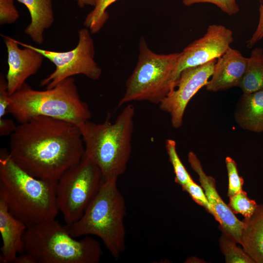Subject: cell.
Here are the masks:
<instances>
[{"label":"cell","instance_id":"1","mask_svg":"<svg viewBox=\"0 0 263 263\" xmlns=\"http://www.w3.org/2000/svg\"><path fill=\"white\" fill-rule=\"evenodd\" d=\"M80 130L73 123L44 116L19 123L10 135L12 160L32 176L57 181L84 154Z\"/></svg>","mask_w":263,"mask_h":263},{"label":"cell","instance_id":"2","mask_svg":"<svg viewBox=\"0 0 263 263\" xmlns=\"http://www.w3.org/2000/svg\"><path fill=\"white\" fill-rule=\"evenodd\" d=\"M57 181L35 177L18 166L7 149L0 151V199L27 226L56 218Z\"/></svg>","mask_w":263,"mask_h":263},{"label":"cell","instance_id":"3","mask_svg":"<svg viewBox=\"0 0 263 263\" xmlns=\"http://www.w3.org/2000/svg\"><path fill=\"white\" fill-rule=\"evenodd\" d=\"M135 107L127 105L114 122L109 114L104 122L88 120L77 125L84 144V155L100 169L104 180L118 178L126 170L132 151Z\"/></svg>","mask_w":263,"mask_h":263},{"label":"cell","instance_id":"4","mask_svg":"<svg viewBox=\"0 0 263 263\" xmlns=\"http://www.w3.org/2000/svg\"><path fill=\"white\" fill-rule=\"evenodd\" d=\"M117 179L103 180L82 216L74 224L67 225L75 238L98 237L115 260L125 250L126 233V202L118 188Z\"/></svg>","mask_w":263,"mask_h":263},{"label":"cell","instance_id":"5","mask_svg":"<svg viewBox=\"0 0 263 263\" xmlns=\"http://www.w3.org/2000/svg\"><path fill=\"white\" fill-rule=\"evenodd\" d=\"M8 113L19 123L44 116L77 125L91 117L89 106L80 98L72 77L44 91L33 89L25 83L10 95Z\"/></svg>","mask_w":263,"mask_h":263},{"label":"cell","instance_id":"6","mask_svg":"<svg viewBox=\"0 0 263 263\" xmlns=\"http://www.w3.org/2000/svg\"><path fill=\"white\" fill-rule=\"evenodd\" d=\"M23 241L25 252L36 263H98L103 254L97 240L89 236L77 240L56 218L28 226Z\"/></svg>","mask_w":263,"mask_h":263},{"label":"cell","instance_id":"7","mask_svg":"<svg viewBox=\"0 0 263 263\" xmlns=\"http://www.w3.org/2000/svg\"><path fill=\"white\" fill-rule=\"evenodd\" d=\"M136 65L126 83L118 106L146 101L159 104L172 91L171 77L180 53L158 54L148 47L144 37L139 41Z\"/></svg>","mask_w":263,"mask_h":263},{"label":"cell","instance_id":"8","mask_svg":"<svg viewBox=\"0 0 263 263\" xmlns=\"http://www.w3.org/2000/svg\"><path fill=\"white\" fill-rule=\"evenodd\" d=\"M103 177L99 168L84 154L56 182V199L66 224L76 222L98 191Z\"/></svg>","mask_w":263,"mask_h":263},{"label":"cell","instance_id":"9","mask_svg":"<svg viewBox=\"0 0 263 263\" xmlns=\"http://www.w3.org/2000/svg\"><path fill=\"white\" fill-rule=\"evenodd\" d=\"M91 33L86 27L79 30L77 46L66 52L44 50L15 41L23 47H28L39 52L54 64L55 71L40 83L41 86L51 89L64 79L76 75H83L94 80L100 78L102 70L94 60V43Z\"/></svg>","mask_w":263,"mask_h":263},{"label":"cell","instance_id":"10","mask_svg":"<svg viewBox=\"0 0 263 263\" xmlns=\"http://www.w3.org/2000/svg\"><path fill=\"white\" fill-rule=\"evenodd\" d=\"M234 40L233 32L223 25H209L205 34L181 52L171 77L172 91L181 72L186 69L201 66L223 56Z\"/></svg>","mask_w":263,"mask_h":263},{"label":"cell","instance_id":"11","mask_svg":"<svg viewBox=\"0 0 263 263\" xmlns=\"http://www.w3.org/2000/svg\"><path fill=\"white\" fill-rule=\"evenodd\" d=\"M217 59L204 65L183 70L175 89L159 104L160 110L169 113L172 126L180 128L187 106L192 97L211 77Z\"/></svg>","mask_w":263,"mask_h":263},{"label":"cell","instance_id":"12","mask_svg":"<svg viewBox=\"0 0 263 263\" xmlns=\"http://www.w3.org/2000/svg\"><path fill=\"white\" fill-rule=\"evenodd\" d=\"M188 161L198 175L201 186L217 215L221 230L226 232L238 244H241L244 222L239 220L228 205L223 201L217 191L214 178L205 173L199 159L193 152L188 153Z\"/></svg>","mask_w":263,"mask_h":263},{"label":"cell","instance_id":"13","mask_svg":"<svg viewBox=\"0 0 263 263\" xmlns=\"http://www.w3.org/2000/svg\"><path fill=\"white\" fill-rule=\"evenodd\" d=\"M2 37L7 51L8 70L5 77L11 95L23 86L28 78L37 73L44 57L31 48L20 49L12 38L3 35Z\"/></svg>","mask_w":263,"mask_h":263},{"label":"cell","instance_id":"14","mask_svg":"<svg viewBox=\"0 0 263 263\" xmlns=\"http://www.w3.org/2000/svg\"><path fill=\"white\" fill-rule=\"evenodd\" d=\"M248 58L230 47L217 59L206 90L217 92L238 86L245 72Z\"/></svg>","mask_w":263,"mask_h":263},{"label":"cell","instance_id":"15","mask_svg":"<svg viewBox=\"0 0 263 263\" xmlns=\"http://www.w3.org/2000/svg\"><path fill=\"white\" fill-rule=\"evenodd\" d=\"M27 225L13 215L0 199V233L2 245L0 262L14 263L18 254L25 252L23 236Z\"/></svg>","mask_w":263,"mask_h":263},{"label":"cell","instance_id":"16","mask_svg":"<svg viewBox=\"0 0 263 263\" xmlns=\"http://www.w3.org/2000/svg\"><path fill=\"white\" fill-rule=\"evenodd\" d=\"M235 119L242 129L252 132H263V89L243 94L235 113Z\"/></svg>","mask_w":263,"mask_h":263},{"label":"cell","instance_id":"17","mask_svg":"<svg viewBox=\"0 0 263 263\" xmlns=\"http://www.w3.org/2000/svg\"><path fill=\"white\" fill-rule=\"evenodd\" d=\"M243 221L240 244L255 263H263V204Z\"/></svg>","mask_w":263,"mask_h":263},{"label":"cell","instance_id":"18","mask_svg":"<svg viewBox=\"0 0 263 263\" xmlns=\"http://www.w3.org/2000/svg\"><path fill=\"white\" fill-rule=\"evenodd\" d=\"M28 9L31 22L24 33L38 44L44 41V31L50 27L54 21L52 0H17Z\"/></svg>","mask_w":263,"mask_h":263},{"label":"cell","instance_id":"19","mask_svg":"<svg viewBox=\"0 0 263 263\" xmlns=\"http://www.w3.org/2000/svg\"><path fill=\"white\" fill-rule=\"evenodd\" d=\"M238 87L243 94L252 93L263 89V49L262 48H255L251 51Z\"/></svg>","mask_w":263,"mask_h":263},{"label":"cell","instance_id":"20","mask_svg":"<svg viewBox=\"0 0 263 263\" xmlns=\"http://www.w3.org/2000/svg\"><path fill=\"white\" fill-rule=\"evenodd\" d=\"M219 239L221 250L226 263H255L243 248L237 245V242L230 235L221 230Z\"/></svg>","mask_w":263,"mask_h":263},{"label":"cell","instance_id":"21","mask_svg":"<svg viewBox=\"0 0 263 263\" xmlns=\"http://www.w3.org/2000/svg\"><path fill=\"white\" fill-rule=\"evenodd\" d=\"M117 0H97L94 9L86 17L83 24L92 34L98 32L109 18L107 8Z\"/></svg>","mask_w":263,"mask_h":263},{"label":"cell","instance_id":"22","mask_svg":"<svg viewBox=\"0 0 263 263\" xmlns=\"http://www.w3.org/2000/svg\"><path fill=\"white\" fill-rule=\"evenodd\" d=\"M166 149L175 174V181L181 187L185 185L192 178L181 162L176 150V143L173 139L166 141Z\"/></svg>","mask_w":263,"mask_h":263},{"label":"cell","instance_id":"23","mask_svg":"<svg viewBox=\"0 0 263 263\" xmlns=\"http://www.w3.org/2000/svg\"><path fill=\"white\" fill-rule=\"evenodd\" d=\"M229 197L228 206L232 211L242 214L244 218L250 217L258 205L255 200L248 197L243 190Z\"/></svg>","mask_w":263,"mask_h":263},{"label":"cell","instance_id":"24","mask_svg":"<svg viewBox=\"0 0 263 263\" xmlns=\"http://www.w3.org/2000/svg\"><path fill=\"white\" fill-rule=\"evenodd\" d=\"M181 187L184 191H186L189 194L193 201L204 207L217 221L218 218L217 215L209 202L205 191L201 186L197 185L192 180Z\"/></svg>","mask_w":263,"mask_h":263},{"label":"cell","instance_id":"25","mask_svg":"<svg viewBox=\"0 0 263 263\" xmlns=\"http://www.w3.org/2000/svg\"><path fill=\"white\" fill-rule=\"evenodd\" d=\"M225 162L228 178L227 196L229 197L243 190L244 179L239 174L237 165L234 160L227 156Z\"/></svg>","mask_w":263,"mask_h":263},{"label":"cell","instance_id":"26","mask_svg":"<svg viewBox=\"0 0 263 263\" xmlns=\"http://www.w3.org/2000/svg\"><path fill=\"white\" fill-rule=\"evenodd\" d=\"M182 2L187 6L196 3H212L229 16L235 15L240 11L236 0H182Z\"/></svg>","mask_w":263,"mask_h":263},{"label":"cell","instance_id":"27","mask_svg":"<svg viewBox=\"0 0 263 263\" xmlns=\"http://www.w3.org/2000/svg\"><path fill=\"white\" fill-rule=\"evenodd\" d=\"M19 18L14 0H0V24H12Z\"/></svg>","mask_w":263,"mask_h":263},{"label":"cell","instance_id":"28","mask_svg":"<svg viewBox=\"0 0 263 263\" xmlns=\"http://www.w3.org/2000/svg\"><path fill=\"white\" fill-rule=\"evenodd\" d=\"M10 95L8 90L6 77L0 73V118H2L8 113V107Z\"/></svg>","mask_w":263,"mask_h":263},{"label":"cell","instance_id":"29","mask_svg":"<svg viewBox=\"0 0 263 263\" xmlns=\"http://www.w3.org/2000/svg\"><path fill=\"white\" fill-rule=\"evenodd\" d=\"M259 11V19L257 27L250 39L246 41L248 48H252L263 38V0L260 1Z\"/></svg>","mask_w":263,"mask_h":263},{"label":"cell","instance_id":"30","mask_svg":"<svg viewBox=\"0 0 263 263\" xmlns=\"http://www.w3.org/2000/svg\"><path fill=\"white\" fill-rule=\"evenodd\" d=\"M16 127L12 120L0 118V136L10 135L15 131Z\"/></svg>","mask_w":263,"mask_h":263},{"label":"cell","instance_id":"31","mask_svg":"<svg viewBox=\"0 0 263 263\" xmlns=\"http://www.w3.org/2000/svg\"><path fill=\"white\" fill-rule=\"evenodd\" d=\"M14 263H36V262L31 255L25 252L18 255Z\"/></svg>","mask_w":263,"mask_h":263},{"label":"cell","instance_id":"32","mask_svg":"<svg viewBox=\"0 0 263 263\" xmlns=\"http://www.w3.org/2000/svg\"><path fill=\"white\" fill-rule=\"evenodd\" d=\"M78 6L81 8L86 6H94L97 0H76Z\"/></svg>","mask_w":263,"mask_h":263}]
</instances>
